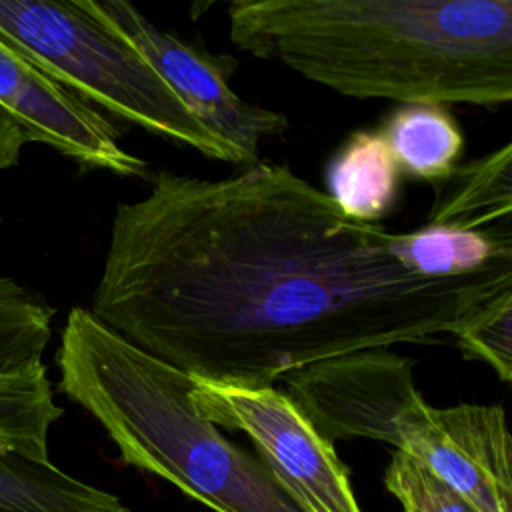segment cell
Returning <instances> with one entry per match:
<instances>
[{"mask_svg": "<svg viewBox=\"0 0 512 512\" xmlns=\"http://www.w3.org/2000/svg\"><path fill=\"white\" fill-rule=\"evenodd\" d=\"M146 180L116 206L88 310L196 380L262 388L356 350L446 344L512 294V266L414 276L392 232L344 216L284 164Z\"/></svg>", "mask_w": 512, "mask_h": 512, "instance_id": "6da1fadb", "label": "cell"}, {"mask_svg": "<svg viewBox=\"0 0 512 512\" xmlns=\"http://www.w3.org/2000/svg\"><path fill=\"white\" fill-rule=\"evenodd\" d=\"M230 40L352 98L512 100V0H236Z\"/></svg>", "mask_w": 512, "mask_h": 512, "instance_id": "7a4b0ae2", "label": "cell"}, {"mask_svg": "<svg viewBox=\"0 0 512 512\" xmlns=\"http://www.w3.org/2000/svg\"><path fill=\"white\" fill-rule=\"evenodd\" d=\"M58 390L108 434L120 460L214 512H306L252 454L192 402L194 378L72 308L56 354Z\"/></svg>", "mask_w": 512, "mask_h": 512, "instance_id": "3957f363", "label": "cell"}, {"mask_svg": "<svg viewBox=\"0 0 512 512\" xmlns=\"http://www.w3.org/2000/svg\"><path fill=\"white\" fill-rule=\"evenodd\" d=\"M0 38L84 102L208 158L240 164L236 152L210 134L152 64L84 0H0Z\"/></svg>", "mask_w": 512, "mask_h": 512, "instance_id": "277c9868", "label": "cell"}, {"mask_svg": "<svg viewBox=\"0 0 512 512\" xmlns=\"http://www.w3.org/2000/svg\"><path fill=\"white\" fill-rule=\"evenodd\" d=\"M192 402L214 426L244 432L258 460L306 512H362L334 444L288 394L274 386H220L194 378Z\"/></svg>", "mask_w": 512, "mask_h": 512, "instance_id": "5b68a950", "label": "cell"}, {"mask_svg": "<svg viewBox=\"0 0 512 512\" xmlns=\"http://www.w3.org/2000/svg\"><path fill=\"white\" fill-rule=\"evenodd\" d=\"M86 8L126 38L162 76L192 116L236 152L242 166L258 162L264 138L288 128V118L240 98L230 88L232 60L212 56L152 24L124 0H84Z\"/></svg>", "mask_w": 512, "mask_h": 512, "instance_id": "8992f818", "label": "cell"}, {"mask_svg": "<svg viewBox=\"0 0 512 512\" xmlns=\"http://www.w3.org/2000/svg\"><path fill=\"white\" fill-rule=\"evenodd\" d=\"M414 362L390 348L324 358L286 374L288 396L328 440L368 438L398 450L408 418L426 402Z\"/></svg>", "mask_w": 512, "mask_h": 512, "instance_id": "52a82bcc", "label": "cell"}, {"mask_svg": "<svg viewBox=\"0 0 512 512\" xmlns=\"http://www.w3.org/2000/svg\"><path fill=\"white\" fill-rule=\"evenodd\" d=\"M398 450L476 512H510L512 438L500 404L424 402L404 424Z\"/></svg>", "mask_w": 512, "mask_h": 512, "instance_id": "ba28073f", "label": "cell"}, {"mask_svg": "<svg viewBox=\"0 0 512 512\" xmlns=\"http://www.w3.org/2000/svg\"><path fill=\"white\" fill-rule=\"evenodd\" d=\"M54 308L0 276V446L48 460V434L64 414L42 362Z\"/></svg>", "mask_w": 512, "mask_h": 512, "instance_id": "9c48e42d", "label": "cell"}, {"mask_svg": "<svg viewBox=\"0 0 512 512\" xmlns=\"http://www.w3.org/2000/svg\"><path fill=\"white\" fill-rule=\"evenodd\" d=\"M0 106L28 142L46 144L86 168L146 176V162L126 152L116 128L88 102L60 86L0 38Z\"/></svg>", "mask_w": 512, "mask_h": 512, "instance_id": "30bf717a", "label": "cell"}, {"mask_svg": "<svg viewBox=\"0 0 512 512\" xmlns=\"http://www.w3.org/2000/svg\"><path fill=\"white\" fill-rule=\"evenodd\" d=\"M390 252L418 278H462L512 266V230L510 222L494 226L428 222L414 232L392 234Z\"/></svg>", "mask_w": 512, "mask_h": 512, "instance_id": "8fae6325", "label": "cell"}, {"mask_svg": "<svg viewBox=\"0 0 512 512\" xmlns=\"http://www.w3.org/2000/svg\"><path fill=\"white\" fill-rule=\"evenodd\" d=\"M400 176V168L382 136L356 130L326 168V194L344 216L372 224L396 204Z\"/></svg>", "mask_w": 512, "mask_h": 512, "instance_id": "7c38bea8", "label": "cell"}, {"mask_svg": "<svg viewBox=\"0 0 512 512\" xmlns=\"http://www.w3.org/2000/svg\"><path fill=\"white\" fill-rule=\"evenodd\" d=\"M0 512H130L122 500L38 460L0 446Z\"/></svg>", "mask_w": 512, "mask_h": 512, "instance_id": "4fadbf2b", "label": "cell"}, {"mask_svg": "<svg viewBox=\"0 0 512 512\" xmlns=\"http://www.w3.org/2000/svg\"><path fill=\"white\" fill-rule=\"evenodd\" d=\"M378 134L410 178L440 188L460 166L464 136L442 104H400Z\"/></svg>", "mask_w": 512, "mask_h": 512, "instance_id": "5bb4252c", "label": "cell"}, {"mask_svg": "<svg viewBox=\"0 0 512 512\" xmlns=\"http://www.w3.org/2000/svg\"><path fill=\"white\" fill-rule=\"evenodd\" d=\"M438 190L430 224L494 226L510 222L512 144H502L458 166Z\"/></svg>", "mask_w": 512, "mask_h": 512, "instance_id": "9a60e30c", "label": "cell"}, {"mask_svg": "<svg viewBox=\"0 0 512 512\" xmlns=\"http://www.w3.org/2000/svg\"><path fill=\"white\" fill-rule=\"evenodd\" d=\"M462 356L482 360L508 384L512 378V294L466 324L454 340Z\"/></svg>", "mask_w": 512, "mask_h": 512, "instance_id": "2e32d148", "label": "cell"}, {"mask_svg": "<svg viewBox=\"0 0 512 512\" xmlns=\"http://www.w3.org/2000/svg\"><path fill=\"white\" fill-rule=\"evenodd\" d=\"M386 490L414 512H476L408 454L394 450L384 472Z\"/></svg>", "mask_w": 512, "mask_h": 512, "instance_id": "e0dca14e", "label": "cell"}, {"mask_svg": "<svg viewBox=\"0 0 512 512\" xmlns=\"http://www.w3.org/2000/svg\"><path fill=\"white\" fill-rule=\"evenodd\" d=\"M24 144H28V136L0 106V170H6L18 162Z\"/></svg>", "mask_w": 512, "mask_h": 512, "instance_id": "ac0fdd59", "label": "cell"}, {"mask_svg": "<svg viewBox=\"0 0 512 512\" xmlns=\"http://www.w3.org/2000/svg\"><path fill=\"white\" fill-rule=\"evenodd\" d=\"M402 510H404V512H414V510H410V508H402Z\"/></svg>", "mask_w": 512, "mask_h": 512, "instance_id": "d6986e66", "label": "cell"}]
</instances>
